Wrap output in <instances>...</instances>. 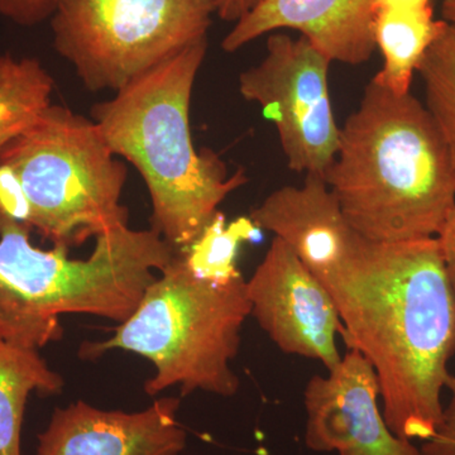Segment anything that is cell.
<instances>
[{"label":"cell","instance_id":"cell-10","mask_svg":"<svg viewBox=\"0 0 455 455\" xmlns=\"http://www.w3.org/2000/svg\"><path fill=\"white\" fill-rule=\"evenodd\" d=\"M379 383L372 364L349 349L326 376L311 377L304 392L305 444L338 455H421L392 433L379 411Z\"/></svg>","mask_w":455,"mask_h":455},{"label":"cell","instance_id":"cell-8","mask_svg":"<svg viewBox=\"0 0 455 455\" xmlns=\"http://www.w3.org/2000/svg\"><path fill=\"white\" fill-rule=\"evenodd\" d=\"M331 61L305 37L276 33L259 65L239 75V92L259 104L276 127L287 166L326 176L339 146L340 127L329 94Z\"/></svg>","mask_w":455,"mask_h":455},{"label":"cell","instance_id":"cell-23","mask_svg":"<svg viewBox=\"0 0 455 455\" xmlns=\"http://www.w3.org/2000/svg\"><path fill=\"white\" fill-rule=\"evenodd\" d=\"M433 0H374V13L381 9H421L431 7Z\"/></svg>","mask_w":455,"mask_h":455},{"label":"cell","instance_id":"cell-18","mask_svg":"<svg viewBox=\"0 0 455 455\" xmlns=\"http://www.w3.org/2000/svg\"><path fill=\"white\" fill-rule=\"evenodd\" d=\"M418 73L424 85L425 107L447 143L455 175V26L443 20Z\"/></svg>","mask_w":455,"mask_h":455},{"label":"cell","instance_id":"cell-2","mask_svg":"<svg viewBox=\"0 0 455 455\" xmlns=\"http://www.w3.org/2000/svg\"><path fill=\"white\" fill-rule=\"evenodd\" d=\"M344 217L374 242L433 238L455 206L447 143L425 104L371 80L325 176Z\"/></svg>","mask_w":455,"mask_h":455},{"label":"cell","instance_id":"cell-16","mask_svg":"<svg viewBox=\"0 0 455 455\" xmlns=\"http://www.w3.org/2000/svg\"><path fill=\"white\" fill-rule=\"evenodd\" d=\"M55 82L37 59L0 55V152L51 106Z\"/></svg>","mask_w":455,"mask_h":455},{"label":"cell","instance_id":"cell-11","mask_svg":"<svg viewBox=\"0 0 455 455\" xmlns=\"http://www.w3.org/2000/svg\"><path fill=\"white\" fill-rule=\"evenodd\" d=\"M179 397H163L137 412L98 409L76 401L59 407L38 435L37 455H180L187 431Z\"/></svg>","mask_w":455,"mask_h":455},{"label":"cell","instance_id":"cell-4","mask_svg":"<svg viewBox=\"0 0 455 455\" xmlns=\"http://www.w3.org/2000/svg\"><path fill=\"white\" fill-rule=\"evenodd\" d=\"M32 229L0 211V338L38 349L64 337L60 317L86 314L121 323L176 256L156 230L119 227L95 238L85 259L41 250Z\"/></svg>","mask_w":455,"mask_h":455},{"label":"cell","instance_id":"cell-12","mask_svg":"<svg viewBox=\"0 0 455 455\" xmlns=\"http://www.w3.org/2000/svg\"><path fill=\"white\" fill-rule=\"evenodd\" d=\"M374 0H263L221 42L235 52L260 36L295 29L331 61L361 65L372 56Z\"/></svg>","mask_w":455,"mask_h":455},{"label":"cell","instance_id":"cell-14","mask_svg":"<svg viewBox=\"0 0 455 455\" xmlns=\"http://www.w3.org/2000/svg\"><path fill=\"white\" fill-rule=\"evenodd\" d=\"M442 25L443 20H434L433 7L377 11L373 37L383 66L374 82L395 94H409L412 77Z\"/></svg>","mask_w":455,"mask_h":455},{"label":"cell","instance_id":"cell-21","mask_svg":"<svg viewBox=\"0 0 455 455\" xmlns=\"http://www.w3.org/2000/svg\"><path fill=\"white\" fill-rule=\"evenodd\" d=\"M449 281L455 292V206L436 235Z\"/></svg>","mask_w":455,"mask_h":455},{"label":"cell","instance_id":"cell-1","mask_svg":"<svg viewBox=\"0 0 455 455\" xmlns=\"http://www.w3.org/2000/svg\"><path fill=\"white\" fill-rule=\"evenodd\" d=\"M316 277L348 349L372 364L387 427L410 442L429 439L443 391L455 382V292L436 236L386 243L358 233L346 257Z\"/></svg>","mask_w":455,"mask_h":455},{"label":"cell","instance_id":"cell-13","mask_svg":"<svg viewBox=\"0 0 455 455\" xmlns=\"http://www.w3.org/2000/svg\"><path fill=\"white\" fill-rule=\"evenodd\" d=\"M259 230L289 245L315 276L333 268L358 235L324 176L307 173L301 187L269 194L250 214Z\"/></svg>","mask_w":455,"mask_h":455},{"label":"cell","instance_id":"cell-24","mask_svg":"<svg viewBox=\"0 0 455 455\" xmlns=\"http://www.w3.org/2000/svg\"><path fill=\"white\" fill-rule=\"evenodd\" d=\"M443 20L455 26V0H442Z\"/></svg>","mask_w":455,"mask_h":455},{"label":"cell","instance_id":"cell-17","mask_svg":"<svg viewBox=\"0 0 455 455\" xmlns=\"http://www.w3.org/2000/svg\"><path fill=\"white\" fill-rule=\"evenodd\" d=\"M259 232L250 217H239L228 223L224 212L218 211L181 256L191 272L202 280L230 283L242 276L236 267L239 247L254 241Z\"/></svg>","mask_w":455,"mask_h":455},{"label":"cell","instance_id":"cell-7","mask_svg":"<svg viewBox=\"0 0 455 455\" xmlns=\"http://www.w3.org/2000/svg\"><path fill=\"white\" fill-rule=\"evenodd\" d=\"M212 0H56L53 47L92 92L119 90L206 38Z\"/></svg>","mask_w":455,"mask_h":455},{"label":"cell","instance_id":"cell-5","mask_svg":"<svg viewBox=\"0 0 455 455\" xmlns=\"http://www.w3.org/2000/svg\"><path fill=\"white\" fill-rule=\"evenodd\" d=\"M250 315L243 276L227 283L202 280L178 253L113 337L86 341L79 355L95 359L121 349L148 359L156 370L145 383L148 396L179 386L182 396L204 391L232 397L241 383L230 363Z\"/></svg>","mask_w":455,"mask_h":455},{"label":"cell","instance_id":"cell-22","mask_svg":"<svg viewBox=\"0 0 455 455\" xmlns=\"http://www.w3.org/2000/svg\"><path fill=\"white\" fill-rule=\"evenodd\" d=\"M215 14L226 22H239L259 7L263 0H212Z\"/></svg>","mask_w":455,"mask_h":455},{"label":"cell","instance_id":"cell-15","mask_svg":"<svg viewBox=\"0 0 455 455\" xmlns=\"http://www.w3.org/2000/svg\"><path fill=\"white\" fill-rule=\"evenodd\" d=\"M64 386L61 374L51 370L38 349L0 338V455H22L23 419L32 392L55 396Z\"/></svg>","mask_w":455,"mask_h":455},{"label":"cell","instance_id":"cell-9","mask_svg":"<svg viewBox=\"0 0 455 455\" xmlns=\"http://www.w3.org/2000/svg\"><path fill=\"white\" fill-rule=\"evenodd\" d=\"M251 315L286 353L315 359L328 371L340 363L337 335L343 331L331 292L281 239L247 281Z\"/></svg>","mask_w":455,"mask_h":455},{"label":"cell","instance_id":"cell-19","mask_svg":"<svg viewBox=\"0 0 455 455\" xmlns=\"http://www.w3.org/2000/svg\"><path fill=\"white\" fill-rule=\"evenodd\" d=\"M56 0H0V16L18 26L33 27L50 20Z\"/></svg>","mask_w":455,"mask_h":455},{"label":"cell","instance_id":"cell-3","mask_svg":"<svg viewBox=\"0 0 455 455\" xmlns=\"http://www.w3.org/2000/svg\"><path fill=\"white\" fill-rule=\"evenodd\" d=\"M206 50V38L194 42L92 109L113 154L142 176L152 229L179 254L196 242L226 197L248 181L244 170L228 176L214 152L194 146L191 95Z\"/></svg>","mask_w":455,"mask_h":455},{"label":"cell","instance_id":"cell-20","mask_svg":"<svg viewBox=\"0 0 455 455\" xmlns=\"http://www.w3.org/2000/svg\"><path fill=\"white\" fill-rule=\"evenodd\" d=\"M451 403L443 410L442 420L421 447V455H455V382L449 388Z\"/></svg>","mask_w":455,"mask_h":455},{"label":"cell","instance_id":"cell-6","mask_svg":"<svg viewBox=\"0 0 455 455\" xmlns=\"http://www.w3.org/2000/svg\"><path fill=\"white\" fill-rule=\"evenodd\" d=\"M16 175L28 227L70 250L128 226L122 204L127 167L119 163L92 118L51 104L28 130L0 152Z\"/></svg>","mask_w":455,"mask_h":455}]
</instances>
